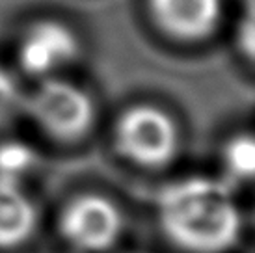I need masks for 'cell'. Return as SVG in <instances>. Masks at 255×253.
<instances>
[{"instance_id":"cell-1","label":"cell","mask_w":255,"mask_h":253,"mask_svg":"<svg viewBox=\"0 0 255 253\" xmlns=\"http://www.w3.org/2000/svg\"><path fill=\"white\" fill-rule=\"evenodd\" d=\"M156 224L181 253H229L242 239V211L233 186L209 175L171 181L156 197Z\"/></svg>"},{"instance_id":"cell-2","label":"cell","mask_w":255,"mask_h":253,"mask_svg":"<svg viewBox=\"0 0 255 253\" xmlns=\"http://www.w3.org/2000/svg\"><path fill=\"white\" fill-rule=\"evenodd\" d=\"M112 143L118 156L130 166L162 171L177 160L183 134L170 112L151 103H136L116 118Z\"/></svg>"},{"instance_id":"cell-3","label":"cell","mask_w":255,"mask_h":253,"mask_svg":"<svg viewBox=\"0 0 255 253\" xmlns=\"http://www.w3.org/2000/svg\"><path fill=\"white\" fill-rule=\"evenodd\" d=\"M26 116L39 132L60 145H77L97 123V105L88 90L65 78L47 77L24 95Z\"/></svg>"},{"instance_id":"cell-4","label":"cell","mask_w":255,"mask_h":253,"mask_svg":"<svg viewBox=\"0 0 255 253\" xmlns=\"http://www.w3.org/2000/svg\"><path fill=\"white\" fill-rule=\"evenodd\" d=\"M56 231L75 253H108L123 237L125 218L108 196L82 192L62 207Z\"/></svg>"},{"instance_id":"cell-5","label":"cell","mask_w":255,"mask_h":253,"mask_svg":"<svg viewBox=\"0 0 255 253\" xmlns=\"http://www.w3.org/2000/svg\"><path fill=\"white\" fill-rule=\"evenodd\" d=\"M82 43L77 32L56 19H39L22 32L17 43V63L21 71L37 80L56 77L80 58Z\"/></svg>"},{"instance_id":"cell-6","label":"cell","mask_w":255,"mask_h":253,"mask_svg":"<svg viewBox=\"0 0 255 253\" xmlns=\"http://www.w3.org/2000/svg\"><path fill=\"white\" fill-rule=\"evenodd\" d=\"M151 22L166 37L199 43L218 30L224 0H145Z\"/></svg>"},{"instance_id":"cell-7","label":"cell","mask_w":255,"mask_h":253,"mask_svg":"<svg viewBox=\"0 0 255 253\" xmlns=\"http://www.w3.org/2000/svg\"><path fill=\"white\" fill-rule=\"evenodd\" d=\"M39 227V211L22 183L0 177V252L21 250Z\"/></svg>"},{"instance_id":"cell-8","label":"cell","mask_w":255,"mask_h":253,"mask_svg":"<svg viewBox=\"0 0 255 253\" xmlns=\"http://www.w3.org/2000/svg\"><path fill=\"white\" fill-rule=\"evenodd\" d=\"M224 179L229 186L252 183L255 173V143L250 132H237L222 147Z\"/></svg>"},{"instance_id":"cell-9","label":"cell","mask_w":255,"mask_h":253,"mask_svg":"<svg viewBox=\"0 0 255 253\" xmlns=\"http://www.w3.org/2000/svg\"><path fill=\"white\" fill-rule=\"evenodd\" d=\"M24 95L11 71L0 67V130L11 126L24 110Z\"/></svg>"},{"instance_id":"cell-10","label":"cell","mask_w":255,"mask_h":253,"mask_svg":"<svg viewBox=\"0 0 255 253\" xmlns=\"http://www.w3.org/2000/svg\"><path fill=\"white\" fill-rule=\"evenodd\" d=\"M36 164L34 151L17 141H6L0 145V177L22 183V177Z\"/></svg>"},{"instance_id":"cell-11","label":"cell","mask_w":255,"mask_h":253,"mask_svg":"<svg viewBox=\"0 0 255 253\" xmlns=\"http://www.w3.org/2000/svg\"><path fill=\"white\" fill-rule=\"evenodd\" d=\"M239 45H241V50L244 58L252 62L254 58V32H255V22H254V6H246V13H244V21L241 22L239 26Z\"/></svg>"},{"instance_id":"cell-12","label":"cell","mask_w":255,"mask_h":253,"mask_svg":"<svg viewBox=\"0 0 255 253\" xmlns=\"http://www.w3.org/2000/svg\"><path fill=\"white\" fill-rule=\"evenodd\" d=\"M242 2H244L246 6H254V0H242Z\"/></svg>"}]
</instances>
